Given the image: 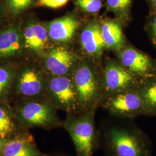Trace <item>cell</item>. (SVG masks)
I'll use <instances>...</instances> for the list:
<instances>
[{
  "label": "cell",
  "mask_w": 156,
  "mask_h": 156,
  "mask_svg": "<svg viewBox=\"0 0 156 156\" xmlns=\"http://www.w3.org/2000/svg\"><path fill=\"white\" fill-rule=\"evenodd\" d=\"M33 0H8V4L10 11L14 14H18L27 9Z\"/></svg>",
  "instance_id": "obj_22"
},
{
  "label": "cell",
  "mask_w": 156,
  "mask_h": 156,
  "mask_svg": "<svg viewBox=\"0 0 156 156\" xmlns=\"http://www.w3.org/2000/svg\"><path fill=\"white\" fill-rule=\"evenodd\" d=\"M102 81L103 100L111 95L136 89L141 82L117 60L111 58L105 62L102 69Z\"/></svg>",
  "instance_id": "obj_4"
},
{
  "label": "cell",
  "mask_w": 156,
  "mask_h": 156,
  "mask_svg": "<svg viewBox=\"0 0 156 156\" xmlns=\"http://www.w3.org/2000/svg\"><path fill=\"white\" fill-rule=\"evenodd\" d=\"M69 0H38L37 5L58 9L66 5Z\"/></svg>",
  "instance_id": "obj_23"
},
{
  "label": "cell",
  "mask_w": 156,
  "mask_h": 156,
  "mask_svg": "<svg viewBox=\"0 0 156 156\" xmlns=\"http://www.w3.org/2000/svg\"><path fill=\"white\" fill-rule=\"evenodd\" d=\"M136 89L108 96L102 100L100 107L113 117L135 119L142 115L146 116L142 101Z\"/></svg>",
  "instance_id": "obj_5"
},
{
  "label": "cell",
  "mask_w": 156,
  "mask_h": 156,
  "mask_svg": "<svg viewBox=\"0 0 156 156\" xmlns=\"http://www.w3.org/2000/svg\"><path fill=\"white\" fill-rule=\"evenodd\" d=\"M6 140H7V139H4V138H0V153L1 152L4 145L5 144Z\"/></svg>",
  "instance_id": "obj_26"
},
{
  "label": "cell",
  "mask_w": 156,
  "mask_h": 156,
  "mask_svg": "<svg viewBox=\"0 0 156 156\" xmlns=\"http://www.w3.org/2000/svg\"><path fill=\"white\" fill-rule=\"evenodd\" d=\"M22 124L28 127L45 128L62 127L63 122L58 118L56 108L48 102H30L22 106L18 113Z\"/></svg>",
  "instance_id": "obj_7"
},
{
  "label": "cell",
  "mask_w": 156,
  "mask_h": 156,
  "mask_svg": "<svg viewBox=\"0 0 156 156\" xmlns=\"http://www.w3.org/2000/svg\"><path fill=\"white\" fill-rule=\"evenodd\" d=\"M136 90L142 101L146 116H156V75L141 81Z\"/></svg>",
  "instance_id": "obj_17"
},
{
  "label": "cell",
  "mask_w": 156,
  "mask_h": 156,
  "mask_svg": "<svg viewBox=\"0 0 156 156\" xmlns=\"http://www.w3.org/2000/svg\"><path fill=\"white\" fill-rule=\"evenodd\" d=\"M78 12L87 16L97 17L105 5V0H73Z\"/></svg>",
  "instance_id": "obj_20"
},
{
  "label": "cell",
  "mask_w": 156,
  "mask_h": 156,
  "mask_svg": "<svg viewBox=\"0 0 156 156\" xmlns=\"http://www.w3.org/2000/svg\"><path fill=\"white\" fill-rule=\"evenodd\" d=\"M81 58L66 48L58 46L50 50L45 63L53 76H66L73 74Z\"/></svg>",
  "instance_id": "obj_10"
},
{
  "label": "cell",
  "mask_w": 156,
  "mask_h": 156,
  "mask_svg": "<svg viewBox=\"0 0 156 156\" xmlns=\"http://www.w3.org/2000/svg\"><path fill=\"white\" fill-rule=\"evenodd\" d=\"M48 38V30L39 23H31L24 30L26 46L37 51L40 52L44 49Z\"/></svg>",
  "instance_id": "obj_16"
},
{
  "label": "cell",
  "mask_w": 156,
  "mask_h": 156,
  "mask_svg": "<svg viewBox=\"0 0 156 156\" xmlns=\"http://www.w3.org/2000/svg\"><path fill=\"white\" fill-rule=\"evenodd\" d=\"M22 49V37L18 28L11 27L0 34V58L15 56Z\"/></svg>",
  "instance_id": "obj_15"
},
{
  "label": "cell",
  "mask_w": 156,
  "mask_h": 156,
  "mask_svg": "<svg viewBox=\"0 0 156 156\" xmlns=\"http://www.w3.org/2000/svg\"><path fill=\"white\" fill-rule=\"evenodd\" d=\"M100 65L83 56L72 74L80 113L96 111L100 107L103 89Z\"/></svg>",
  "instance_id": "obj_2"
},
{
  "label": "cell",
  "mask_w": 156,
  "mask_h": 156,
  "mask_svg": "<svg viewBox=\"0 0 156 156\" xmlns=\"http://www.w3.org/2000/svg\"><path fill=\"white\" fill-rule=\"evenodd\" d=\"M148 25H149V33L153 43L156 45V13L150 14Z\"/></svg>",
  "instance_id": "obj_24"
},
{
  "label": "cell",
  "mask_w": 156,
  "mask_h": 156,
  "mask_svg": "<svg viewBox=\"0 0 156 156\" xmlns=\"http://www.w3.org/2000/svg\"><path fill=\"white\" fill-rule=\"evenodd\" d=\"M0 156H48L41 152L31 137L17 135L7 140Z\"/></svg>",
  "instance_id": "obj_13"
},
{
  "label": "cell",
  "mask_w": 156,
  "mask_h": 156,
  "mask_svg": "<svg viewBox=\"0 0 156 156\" xmlns=\"http://www.w3.org/2000/svg\"><path fill=\"white\" fill-rule=\"evenodd\" d=\"M96 111L68 115L62 127L73 140L77 156H93L100 148L99 133L95 123Z\"/></svg>",
  "instance_id": "obj_3"
},
{
  "label": "cell",
  "mask_w": 156,
  "mask_h": 156,
  "mask_svg": "<svg viewBox=\"0 0 156 156\" xmlns=\"http://www.w3.org/2000/svg\"><path fill=\"white\" fill-rule=\"evenodd\" d=\"M117 61L140 81L156 76V68L151 57L132 46H124L117 52Z\"/></svg>",
  "instance_id": "obj_9"
},
{
  "label": "cell",
  "mask_w": 156,
  "mask_h": 156,
  "mask_svg": "<svg viewBox=\"0 0 156 156\" xmlns=\"http://www.w3.org/2000/svg\"><path fill=\"white\" fill-rule=\"evenodd\" d=\"M99 19L105 49L117 53L126 46L122 23L115 18L101 17Z\"/></svg>",
  "instance_id": "obj_12"
},
{
  "label": "cell",
  "mask_w": 156,
  "mask_h": 156,
  "mask_svg": "<svg viewBox=\"0 0 156 156\" xmlns=\"http://www.w3.org/2000/svg\"><path fill=\"white\" fill-rule=\"evenodd\" d=\"M16 125L10 113L0 106V138L9 139L16 131Z\"/></svg>",
  "instance_id": "obj_19"
},
{
  "label": "cell",
  "mask_w": 156,
  "mask_h": 156,
  "mask_svg": "<svg viewBox=\"0 0 156 156\" xmlns=\"http://www.w3.org/2000/svg\"><path fill=\"white\" fill-rule=\"evenodd\" d=\"M11 82V74L5 68H0V98L6 94Z\"/></svg>",
  "instance_id": "obj_21"
},
{
  "label": "cell",
  "mask_w": 156,
  "mask_h": 156,
  "mask_svg": "<svg viewBox=\"0 0 156 156\" xmlns=\"http://www.w3.org/2000/svg\"><path fill=\"white\" fill-rule=\"evenodd\" d=\"M79 44L83 57L101 64L105 46L98 17H91L86 19L80 33Z\"/></svg>",
  "instance_id": "obj_8"
},
{
  "label": "cell",
  "mask_w": 156,
  "mask_h": 156,
  "mask_svg": "<svg viewBox=\"0 0 156 156\" xmlns=\"http://www.w3.org/2000/svg\"><path fill=\"white\" fill-rule=\"evenodd\" d=\"M47 91L50 104L56 108L66 112L68 115L80 113L72 75L52 77L48 82Z\"/></svg>",
  "instance_id": "obj_6"
},
{
  "label": "cell",
  "mask_w": 156,
  "mask_h": 156,
  "mask_svg": "<svg viewBox=\"0 0 156 156\" xmlns=\"http://www.w3.org/2000/svg\"><path fill=\"white\" fill-rule=\"evenodd\" d=\"M77 14L69 13L56 19L48 24V35L51 40L57 42L70 41L75 35L80 25L84 22Z\"/></svg>",
  "instance_id": "obj_11"
},
{
  "label": "cell",
  "mask_w": 156,
  "mask_h": 156,
  "mask_svg": "<svg viewBox=\"0 0 156 156\" xmlns=\"http://www.w3.org/2000/svg\"><path fill=\"white\" fill-rule=\"evenodd\" d=\"M150 9V13H156V0H145Z\"/></svg>",
  "instance_id": "obj_25"
},
{
  "label": "cell",
  "mask_w": 156,
  "mask_h": 156,
  "mask_svg": "<svg viewBox=\"0 0 156 156\" xmlns=\"http://www.w3.org/2000/svg\"><path fill=\"white\" fill-rule=\"evenodd\" d=\"M98 129L100 148L105 156H152L151 139L134 119L111 116Z\"/></svg>",
  "instance_id": "obj_1"
},
{
  "label": "cell",
  "mask_w": 156,
  "mask_h": 156,
  "mask_svg": "<svg viewBox=\"0 0 156 156\" xmlns=\"http://www.w3.org/2000/svg\"><path fill=\"white\" fill-rule=\"evenodd\" d=\"M45 80L42 75L34 69H27L19 80V92L25 96L33 97L41 94L45 89Z\"/></svg>",
  "instance_id": "obj_14"
},
{
  "label": "cell",
  "mask_w": 156,
  "mask_h": 156,
  "mask_svg": "<svg viewBox=\"0 0 156 156\" xmlns=\"http://www.w3.org/2000/svg\"><path fill=\"white\" fill-rule=\"evenodd\" d=\"M133 0H105L106 12L113 13L115 19L126 24L131 17Z\"/></svg>",
  "instance_id": "obj_18"
}]
</instances>
